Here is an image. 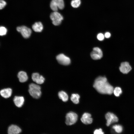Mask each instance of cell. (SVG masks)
I'll return each instance as SVG.
<instances>
[{"label":"cell","mask_w":134,"mask_h":134,"mask_svg":"<svg viewBox=\"0 0 134 134\" xmlns=\"http://www.w3.org/2000/svg\"><path fill=\"white\" fill-rule=\"evenodd\" d=\"M32 28L34 31L40 32L42 30L43 27L41 22H38L35 23L32 25Z\"/></svg>","instance_id":"obj_17"},{"label":"cell","mask_w":134,"mask_h":134,"mask_svg":"<svg viewBox=\"0 0 134 134\" xmlns=\"http://www.w3.org/2000/svg\"><path fill=\"white\" fill-rule=\"evenodd\" d=\"M51 9L54 11H57L58 9H63L64 7L63 0H52L50 3Z\"/></svg>","instance_id":"obj_5"},{"label":"cell","mask_w":134,"mask_h":134,"mask_svg":"<svg viewBox=\"0 0 134 134\" xmlns=\"http://www.w3.org/2000/svg\"><path fill=\"white\" fill-rule=\"evenodd\" d=\"M120 71L124 74H127L132 69V67L127 62L122 63L119 67Z\"/></svg>","instance_id":"obj_10"},{"label":"cell","mask_w":134,"mask_h":134,"mask_svg":"<svg viewBox=\"0 0 134 134\" xmlns=\"http://www.w3.org/2000/svg\"><path fill=\"white\" fill-rule=\"evenodd\" d=\"M16 30L17 31L21 33L25 38L29 37L32 33V30L30 28L24 26L17 27Z\"/></svg>","instance_id":"obj_6"},{"label":"cell","mask_w":134,"mask_h":134,"mask_svg":"<svg viewBox=\"0 0 134 134\" xmlns=\"http://www.w3.org/2000/svg\"><path fill=\"white\" fill-rule=\"evenodd\" d=\"M17 76L20 82H25L28 79L27 73L23 71L19 72Z\"/></svg>","instance_id":"obj_16"},{"label":"cell","mask_w":134,"mask_h":134,"mask_svg":"<svg viewBox=\"0 0 134 134\" xmlns=\"http://www.w3.org/2000/svg\"><path fill=\"white\" fill-rule=\"evenodd\" d=\"M103 54L101 50L98 47L93 48V51L91 53L92 58L94 60L100 59L102 57Z\"/></svg>","instance_id":"obj_9"},{"label":"cell","mask_w":134,"mask_h":134,"mask_svg":"<svg viewBox=\"0 0 134 134\" xmlns=\"http://www.w3.org/2000/svg\"><path fill=\"white\" fill-rule=\"evenodd\" d=\"M79 95L77 94H72L70 97L71 100L75 104H77L79 102Z\"/></svg>","instance_id":"obj_19"},{"label":"cell","mask_w":134,"mask_h":134,"mask_svg":"<svg viewBox=\"0 0 134 134\" xmlns=\"http://www.w3.org/2000/svg\"><path fill=\"white\" fill-rule=\"evenodd\" d=\"M113 93L115 96L118 97L122 93V90L120 87H116L114 89Z\"/></svg>","instance_id":"obj_21"},{"label":"cell","mask_w":134,"mask_h":134,"mask_svg":"<svg viewBox=\"0 0 134 134\" xmlns=\"http://www.w3.org/2000/svg\"><path fill=\"white\" fill-rule=\"evenodd\" d=\"M32 78L33 81L38 84H41L43 83L45 80L44 78L37 73H33Z\"/></svg>","instance_id":"obj_11"},{"label":"cell","mask_w":134,"mask_h":134,"mask_svg":"<svg viewBox=\"0 0 134 134\" xmlns=\"http://www.w3.org/2000/svg\"><path fill=\"white\" fill-rule=\"evenodd\" d=\"M105 118L107 120L106 125L107 126L111 124L118 122V119L114 114L110 112H107L105 115Z\"/></svg>","instance_id":"obj_7"},{"label":"cell","mask_w":134,"mask_h":134,"mask_svg":"<svg viewBox=\"0 0 134 134\" xmlns=\"http://www.w3.org/2000/svg\"><path fill=\"white\" fill-rule=\"evenodd\" d=\"M111 34L109 32H106L104 34V37L106 38H109L111 36Z\"/></svg>","instance_id":"obj_27"},{"label":"cell","mask_w":134,"mask_h":134,"mask_svg":"<svg viewBox=\"0 0 134 134\" xmlns=\"http://www.w3.org/2000/svg\"><path fill=\"white\" fill-rule=\"evenodd\" d=\"M93 86L98 92L102 94L111 95L113 93L114 89L107 81L106 78L101 76L96 79Z\"/></svg>","instance_id":"obj_1"},{"label":"cell","mask_w":134,"mask_h":134,"mask_svg":"<svg viewBox=\"0 0 134 134\" xmlns=\"http://www.w3.org/2000/svg\"><path fill=\"white\" fill-rule=\"evenodd\" d=\"M80 0H72L71 2V5L72 7L77 8L81 4Z\"/></svg>","instance_id":"obj_22"},{"label":"cell","mask_w":134,"mask_h":134,"mask_svg":"<svg viewBox=\"0 0 134 134\" xmlns=\"http://www.w3.org/2000/svg\"><path fill=\"white\" fill-rule=\"evenodd\" d=\"M29 92L30 95L34 98L37 99L41 95V87L38 85L32 83L29 86Z\"/></svg>","instance_id":"obj_2"},{"label":"cell","mask_w":134,"mask_h":134,"mask_svg":"<svg viewBox=\"0 0 134 134\" xmlns=\"http://www.w3.org/2000/svg\"><path fill=\"white\" fill-rule=\"evenodd\" d=\"M94 134H104V133L102 131V129L100 128L99 129L96 130L94 132Z\"/></svg>","instance_id":"obj_26"},{"label":"cell","mask_w":134,"mask_h":134,"mask_svg":"<svg viewBox=\"0 0 134 134\" xmlns=\"http://www.w3.org/2000/svg\"><path fill=\"white\" fill-rule=\"evenodd\" d=\"M104 35L102 33L99 34L97 35V39L100 41L103 40L104 39Z\"/></svg>","instance_id":"obj_25"},{"label":"cell","mask_w":134,"mask_h":134,"mask_svg":"<svg viewBox=\"0 0 134 134\" xmlns=\"http://www.w3.org/2000/svg\"><path fill=\"white\" fill-rule=\"evenodd\" d=\"M91 114L88 113H85L83 115L81 120L82 122L85 124H90L92 123L93 119Z\"/></svg>","instance_id":"obj_12"},{"label":"cell","mask_w":134,"mask_h":134,"mask_svg":"<svg viewBox=\"0 0 134 134\" xmlns=\"http://www.w3.org/2000/svg\"><path fill=\"white\" fill-rule=\"evenodd\" d=\"M6 5V2L3 0H0V10L3 9Z\"/></svg>","instance_id":"obj_24"},{"label":"cell","mask_w":134,"mask_h":134,"mask_svg":"<svg viewBox=\"0 0 134 134\" xmlns=\"http://www.w3.org/2000/svg\"><path fill=\"white\" fill-rule=\"evenodd\" d=\"M12 90L10 88H7L1 90L0 91V94L3 97L7 98L10 97L12 94Z\"/></svg>","instance_id":"obj_15"},{"label":"cell","mask_w":134,"mask_h":134,"mask_svg":"<svg viewBox=\"0 0 134 134\" xmlns=\"http://www.w3.org/2000/svg\"><path fill=\"white\" fill-rule=\"evenodd\" d=\"M50 17L52 24L55 26L60 25L63 20V16L57 11H54L50 14Z\"/></svg>","instance_id":"obj_3"},{"label":"cell","mask_w":134,"mask_h":134,"mask_svg":"<svg viewBox=\"0 0 134 134\" xmlns=\"http://www.w3.org/2000/svg\"><path fill=\"white\" fill-rule=\"evenodd\" d=\"M13 101L16 106L20 107H22L24 104V99L23 96H15L14 98Z\"/></svg>","instance_id":"obj_14"},{"label":"cell","mask_w":134,"mask_h":134,"mask_svg":"<svg viewBox=\"0 0 134 134\" xmlns=\"http://www.w3.org/2000/svg\"><path fill=\"white\" fill-rule=\"evenodd\" d=\"M7 32V29L5 27L0 26V36H3L5 35Z\"/></svg>","instance_id":"obj_23"},{"label":"cell","mask_w":134,"mask_h":134,"mask_svg":"<svg viewBox=\"0 0 134 134\" xmlns=\"http://www.w3.org/2000/svg\"><path fill=\"white\" fill-rule=\"evenodd\" d=\"M21 132V130L18 126L12 125L9 126L8 130L9 134H18Z\"/></svg>","instance_id":"obj_13"},{"label":"cell","mask_w":134,"mask_h":134,"mask_svg":"<svg viewBox=\"0 0 134 134\" xmlns=\"http://www.w3.org/2000/svg\"><path fill=\"white\" fill-rule=\"evenodd\" d=\"M58 96L59 98L64 102H66L68 99V96L67 93L63 91L59 92Z\"/></svg>","instance_id":"obj_18"},{"label":"cell","mask_w":134,"mask_h":134,"mask_svg":"<svg viewBox=\"0 0 134 134\" xmlns=\"http://www.w3.org/2000/svg\"><path fill=\"white\" fill-rule=\"evenodd\" d=\"M56 59L59 63L63 65H68L70 63V58L63 54L58 55L56 56Z\"/></svg>","instance_id":"obj_8"},{"label":"cell","mask_w":134,"mask_h":134,"mask_svg":"<svg viewBox=\"0 0 134 134\" xmlns=\"http://www.w3.org/2000/svg\"><path fill=\"white\" fill-rule=\"evenodd\" d=\"M65 123L68 125H71L75 123L78 119V115L75 113L70 112L67 113L66 116Z\"/></svg>","instance_id":"obj_4"},{"label":"cell","mask_w":134,"mask_h":134,"mask_svg":"<svg viewBox=\"0 0 134 134\" xmlns=\"http://www.w3.org/2000/svg\"><path fill=\"white\" fill-rule=\"evenodd\" d=\"M112 128L116 132L118 133H121L123 131L122 126L119 124H116L113 125Z\"/></svg>","instance_id":"obj_20"}]
</instances>
